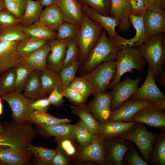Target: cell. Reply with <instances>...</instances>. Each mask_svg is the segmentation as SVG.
<instances>
[{"label":"cell","mask_w":165,"mask_h":165,"mask_svg":"<svg viewBox=\"0 0 165 165\" xmlns=\"http://www.w3.org/2000/svg\"><path fill=\"white\" fill-rule=\"evenodd\" d=\"M163 33H158L137 47L146 59L156 80L165 74L163 68L165 58Z\"/></svg>","instance_id":"obj_1"},{"label":"cell","mask_w":165,"mask_h":165,"mask_svg":"<svg viewBox=\"0 0 165 165\" xmlns=\"http://www.w3.org/2000/svg\"><path fill=\"white\" fill-rule=\"evenodd\" d=\"M120 50L111 42L106 31H102L86 60L80 67L81 75L89 72L104 62L115 60Z\"/></svg>","instance_id":"obj_2"},{"label":"cell","mask_w":165,"mask_h":165,"mask_svg":"<svg viewBox=\"0 0 165 165\" xmlns=\"http://www.w3.org/2000/svg\"><path fill=\"white\" fill-rule=\"evenodd\" d=\"M115 60L114 63L116 68V74L108 88L111 90L120 82L122 76L125 73H133V69H135L139 74H142L147 62L138 49L133 47L121 49Z\"/></svg>","instance_id":"obj_3"},{"label":"cell","mask_w":165,"mask_h":165,"mask_svg":"<svg viewBox=\"0 0 165 165\" xmlns=\"http://www.w3.org/2000/svg\"><path fill=\"white\" fill-rule=\"evenodd\" d=\"M4 127V131L0 135V145L29 151L27 145L31 143L36 134L31 124L27 121L21 123L14 122Z\"/></svg>","instance_id":"obj_4"},{"label":"cell","mask_w":165,"mask_h":165,"mask_svg":"<svg viewBox=\"0 0 165 165\" xmlns=\"http://www.w3.org/2000/svg\"><path fill=\"white\" fill-rule=\"evenodd\" d=\"M102 29L100 25L91 20L84 13L83 18L75 39L79 48L78 60L82 64L87 58L98 40Z\"/></svg>","instance_id":"obj_5"},{"label":"cell","mask_w":165,"mask_h":165,"mask_svg":"<svg viewBox=\"0 0 165 165\" xmlns=\"http://www.w3.org/2000/svg\"><path fill=\"white\" fill-rule=\"evenodd\" d=\"M114 61L104 62L89 72L81 75L90 84L94 96L99 93L107 92L116 74V68Z\"/></svg>","instance_id":"obj_6"},{"label":"cell","mask_w":165,"mask_h":165,"mask_svg":"<svg viewBox=\"0 0 165 165\" xmlns=\"http://www.w3.org/2000/svg\"><path fill=\"white\" fill-rule=\"evenodd\" d=\"M158 135L148 131L144 124L137 123L130 130L118 137L134 143L139 150L143 159L147 162L149 161L153 142Z\"/></svg>","instance_id":"obj_7"},{"label":"cell","mask_w":165,"mask_h":165,"mask_svg":"<svg viewBox=\"0 0 165 165\" xmlns=\"http://www.w3.org/2000/svg\"><path fill=\"white\" fill-rule=\"evenodd\" d=\"M151 106L163 108L165 107V102L163 100L155 102L130 98L119 108L112 111L108 120L131 122L132 117L139 111Z\"/></svg>","instance_id":"obj_8"},{"label":"cell","mask_w":165,"mask_h":165,"mask_svg":"<svg viewBox=\"0 0 165 165\" xmlns=\"http://www.w3.org/2000/svg\"><path fill=\"white\" fill-rule=\"evenodd\" d=\"M0 96L9 105L14 122L21 123L27 121L29 114L34 110L32 107L33 99L28 98L21 93L14 92Z\"/></svg>","instance_id":"obj_9"},{"label":"cell","mask_w":165,"mask_h":165,"mask_svg":"<svg viewBox=\"0 0 165 165\" xmlns=\"http://www.w3.org/2000/svg\"><path fill=\"white\" fill-rule=\"evenodd\" d=\"M81 6L83 13L89 18L100 25L107 33L111 42L120 48V45L123 38L116 31V27L118 25L117 21L110 16L99 13L85 3L82 2Z\"/></svg>","instance_id":"obj_10"},{"label":"cell","mask_w":165,"mask_h":165,"mask_svg":"<svg viewBox=\"0 0 165 165\" xmlns=\"http://www.w3.org/2000/svg\"><path fill=\"white\" fill-rule=\"evenodd\" d=\"M141 77L134 79L128 76L117 84L112 90L111 108L112 111L119 107L130 99L138 88Z\"/></svg>","instance_id":"obj_11"},{"label":"cell","mask_w":165,"mask_h":165,"mask_svg":"<svg viewBox=\"0 0 165 165\" xmlns=\"http://www.w3.org/2000/svg\"><path fill=\"white\" fill-rule=\"evenodd\" d=\"M105 150L103 140L97 134L89 144L79 146L74 158L78 161H91L100 165H106L105 160Z\"/></svg>","instance_id":"obj_12"},{"label":"cell","mask_w":165,"mask_h":165,"mask_svg":"<svg viewBox=\"0 0 165 165\" xmlns=\"http://www.w3.org/2000/svg\"><path fill=\"white\" fill-rule=\"evenodd\" d=\"M106 165H122L124 156L131 146L118 137L103 140Z\"/></svg>","instance_id":"obj_13"},{"label":"cell","mask_w":165,"mask_h":165,"mask_svg":"<svg viewBox=\"0 0 165 165\" xmlns=\"http://www.w3.org/2000/svg\"><path fill=\"white\" fill-rule=\"evenodd\" d=\"M132 121L142 123L164 130L165 127V109L155 106L145 107L132 117Z\"/></svg>","instance_id":"obj_14"},{"label":"cell","mask_w":165,"mask_h":165,"mask_svg":"<svg viewBox=\"0 0 165 165\" xmlns=\"http://www.w3.org/2000/svg\"><path fill=\"white\" fill-rule=\"evenodd\" d=\"M112 91L99 93L87 105L99 123L108 121L112 111L111 108Z\"/></svg>","instance_id":"obj_15"},{"label":"cell","mask_w":165,"mask_h":165,"mask_svg":"<svg viewBox=\"0 0 165 165\" xmlns=\"http://www.w3.org/2000/svg\"><path fill=\"white\" fill-rule=\"evenodd\" d=\"M131 98L155 102L165 100V96L156 85L154 78L149 68L145 82L139 88H138Z\"/></svg>","instance_id":"obj_16"},{"label":"cell","mask_w":165,"mask_h":165,"mask_svg":"<svg viewBox=\"0 0 165 165\" xmlns=\"http://www.w3.org/2000/svg\"><path fill=\"white\" fill-rule=\"evenodd\" d=\"M137 123L108 120L99 123L97 134L103 140L118 137L130 130Z\"/></svg>","instance_id":"obj_17"},{"label":"cell","mask_w":165,"mask_h":165,"mask_svg":"<svg viewBox=\"0 0 165 165\" xmlns=\"http://www.w3.org/2000/svg\"><path fill=\"white\" fill-rule=\"evenodd\" d=\"M143 20L147 40L157 34L165 33L164 10L154 11L147 9Z\"/></svg>","instance_id":"obj_18"},{"label":"cell","mask_w":165,"mask_h":165,"mask_svg":"<svg viewBox=\"0 0 165 165\" xmlns=\"http://www.w3.org/2000/svg\"><path fill=\"white\" fill-rule=\"evenodd\" d=\"M70 40H50V52L47 61V68L59 73L62 68L67 47Z\"/></svg>","instance_id":"obj_19"},{"label":"cell","mask_w":165,"mask_h":165,"mask_svg":"<svg viewBox=\"0 0 165 165\" xmlns=\"http://www.w3.org/2000/svg\"><path fill=\"white\" fill-rule=\"evenodd\" d=\"M110 16L118 23V27L122 31L128 30L130 22L129 18L131 9L129 0H110Z\"/></svg>","instance_id":"obj_20"},{"label":"cell","mask_w":165,"mask_h":165,"mask_svg":"<svg viewBox=\"0 0 165 165\" xmlns=\"http://www.w3.org/2000/svg\"><path fill=\"white\" fill-rule=\"evenodd\" d=\"M62 13L64 21L79 26L84 13L81 4L77 0H54Z\"/></svg>","instance_id":"obj_21"},{"label":"cell","mask_w":165,"mask_h":165,"mask_svg":"<svg viewBox=\"0 0 165 165\" xmlns=\"http://www.w3.org/2000/svg\"><path fill=\"white\" fill-rule=\"evenodd\" d=\"M32 155L29 151L18 149L7 145H0V163L11 165L28 163Z\"/></svg>","instance_id":"obj_22"},{"label":"cell","mask_w":165,"mask_h":165,"mask_svg":"<svg viewBox=\"0 0 165 165\" xmlns=\"http://www.w3.org/2000/svg\"><path fill=\"white\" fill-rule=\"evenodd\" d=\"M38 21L42 24L54 31L64 22V18L60 8L53 3L42 11Z\"/></svg>","instance_id":"obj_23"},{"label":"cell","mask_w":165,"mask_h":165,"mask_svg":"<svg viewBox=\"0 0 165 165\" xmlns=\"http://www.w3.org/2000/svg\"><path fill=\"white\" fill-rule=\"evenodd\" d=\"M129 20L136 30V34L132 38H124L121 44V49L125 47H137L147 40L143 22V16H137L131 14Z\"/></svg>","instance_id":"obj_24"},{"label":"cell","mask_w":165,"mask_h":165,"mask_svg":"<svg viewBox=\"0 0 165 165\" xmlns=\"http://www.w3.org/2000/svg\"><path fill=\"white\" fill-rule=\"evenodd\" d=\"M49 42L22 58V61L33 70L42 72L47 68V61L50 52Z\"/></svg>","instance_id":"obj_25"},{"label":"cell","mask_w":165,"mask_h":165,"mask_svg":"<svg viewBox=\"0 0 165 165\" xmlns=\"http://www.w3.org/2000/svg\"><path fill=\"white\" fill-rule=\"evenodd\" d=\"M37 125L42 132L47 136L54 137L56 140L68 138L75 141L73 125L68 123L52 125L43 124Z\"/></svg>","instance_id":"obj_26"},{"label":"cell","mask_w":165,"mask_h":165,"mask_svg":"<svg viewBox=\"0 0 165 165\" xmlns=\"http://www.w3.org/2000/svg\"><path fill=\"white\" fill-rule=\"evenodd\" d=\"M40 80L42 96L50 94L55 88L61 93L63 90L59 74L49 68L41 72Z\"/></svg>","instance_id":"obj_27"},{"label":"cell","mask_w":165,"mask_h":165,"mask_svg":"<svg viewBox=\"0 0 165 165\" xmlns=\"http://www.w3.org/2000/svg\"><path fill=\"white\" fill-rule=\"evenodd\" d=\"M73 114L77 116L94 134H97L99 123L93 115L87 105H71Z\"/></svg>","instance_id":"obj_28"},{"label":"cell","mask_w":165,"mask_h":165,"mask_svg":"<svg viewBox=\"0 0 165 165\" xmlns=\"http://www.w3.org/2000/svg\"><path fill=\"white\" fill-rule=\"evenodd\" d=\"M42 6L37 0H26L24 13L20 19L22 25L29 26L38 21L42 11Z\"/></svg>","instance_id":"obj_29"},{"label":"cell","mask_w":165,"mask_h":165,"mask_svg":"<svg viewBox=\"0 0 165 165\" xmlns=\"http://www.w3.org/2000/svg\"><path fill=\"white\" fill-rule=\"evenodd\" d=\"M25 34L28 37L48 41L55 39L57 33L44 26L38 21L32 25L23 27Z\"/></svg>","instance_id":"obj_30"},{"label":"cell","mask_w":165,"mask_h":165,"mask_svg":"<svg viewBox=\"0 0 165 165\" xmlns=\"http://www.w3.org/2000/svg\"><path fill=\"white\" fill-rule=\"evenodd\" d=\"M71 121L69 119H59L46 112L34 110L29 114L27 121L30 124L52 125L69 123Z\"/></svg>","instance_id":"obj_31"},{"label":"cell","mask_w":165,"mask_h":165,"mask_svg":"<svg viewBox=\"0 0 165 165\" xmlns=\"http://www.w3.org/2000/svg\"><path fill=\"white\" fill-rule=\"evenodd\" d=\"M41 72L37 70H33L25 84L23 94L32 99L42 96L40 80Z\"/></svg>","instance_id":"obj_32"},{"label":"cell","mask_w":165,"mask_h":165,"mask_svg":"<svg viewBox=\"0 0 165 165\" xmlns=\"http://www.w3.org/2000/svg\"><path fill=\"white\" fill-rule=\"evenodd\" d=\"M156 165H165V132L164 129L155 140L149 156V160Z\"/></svg>","instance_id":"obj_33"},{"label":"cell","mask_w":165,"mask_h":165,"mask_svg":"<svg viewBox=\"0 0 165 165\" xmlns=\"http://www.w3.org/2000/svg\"><path fill=\"white\" fill-rule=\"evenodd\" d=\"M47 40L28 37L19 41L16 46L17 53L22 58L49 42Z\"/></svg>","instance_id":"obj_34"},{"label":"cell","mask_w":165,"mask_h":165,"mask_svg":"<svg viewBox=\"0 0 165 165\" xmlns=\"http://www.w3.org/2000/svg\"><path fill=\"white\" fill-rule=\"evenodd\" d=\"M27 147L36 162L39 164L49 165L56 152V149H50L29 144Z\"/></svg>","instance_id":"obj_35"},{"label":"cell","mask_w":165,"mask_h":165,"mask_svg":"<svg viewBox=\"0 0 165 165\" xmlns=\"http://www.w3.org/2000/svg\"><path fill=\"white\" fill-rule=\"evenodd\" d=\"M73 131L75 141L81 147L89 144L96 135L93 134L80 119L77 123L73 125Z\"/></svg>","instance_id":"obj_36"},{"label":"cell","mask_w":165,"mask_h":165,"mask_svg":"<svg viewBox=\"0 0 165 165\" xmlns=\"http://www.w3.org/2000/svg\"><path fill=\"white\" fill-rule=\"evenodd\" d=\"M16 72V83L13 92L21 93L30 74L33 70L29 65L22 61L15 67Z\"/></svg>","instance_id":"obj_37"},{"label":"cell","mask_w":165,"mask_h":165,"mask_svg":"<svg viewBox=\"0 0 165 165\" xmlns=\"http://www.w3.org/2000/svg\"><path fill=\"white\" fill-rule=\"evenodd\" d=\"M16 72L14 67L0 74V95L13 92L16 83Z\"/></svg>","instance_id":"obj_38"},{"label":"cell","mask_w":165,"mask_h":165,"mask_svg":"<svg viewBox=\"0 0 165 165\" xmlns=\"http://www.w3.org/2000/svg\"><path fill=\"white\" fill-rule=\"evenodd\" d=\"M28 37L24 32L23 26L20 24L0 30V41L19 42Z\"/></svg>","instance_id":"obj_39"},{"label":"cell","mask_w":165,"mask_h":165,"mask_svg":"<svg viewBox=\"0 0 165 165\" xmlns=\"http://www.w3.org/2000/svg\"><path fill=\"white\" fill-rule=\"evenodd\" d=\"M81 64L80 61L78 60L74 64L61 69L59 73L63 90L69 86L75 78L77 71Z\"/></svg>","instance_id":"obj_40"},{"label":"cell","mask_w":165,"mask_h":165,"mask_svg":"<svg viewBox=\"0 0 165 165\" xmlns=\"http://www.w3.org/2000/svg\"><path fill=\"white\" fill-rule=\"evenodd\" d=\"M22 58L17 53L16 47L0 59V74L15 67L22 61Z\"/></svg>","instance_id":"obj_41"},{"label":"cell","mask_w":165,"mask_h":165,"mask_svg":"<svg viewBox=\"0 0 165 165\" xmlns=\"http://www.w3.org/2000/svg\"><path fill=\"white\" fill-rule=\"evenodd\" d=\"M79 26L64 22L57 28L55 39L62 40L75 39Z\"/></svg>","instance_id":"obj_42"},{"label":"cell","mask_w":165,"mask_h":165,"mask_svg":"<svg viewBox=\"0 0 165 165\" xmlns=\"http://www.w3.org/2000/svg\"><path fill=\"white\" fill-rule=\"evenodd\" d=\"M79 55V48L76 40L75 39L70 40L67 47L62 68L75 63L78 60Z\"/></svg>","instance_id":"obj_43"},{"label":"cell","mask_w":165,"mask_h":165,"mask_svg":"<svg viewBox=\"0 0 165 165\" xmlns=\"http://www.w3.org/2000/svg\"><path fill=\"white\" fill-rule=\"evenodd\" d=\"M69 86L76 90L86 99L92 94L90 84L82 75L75 78Z\"/></svg>","instance_id":"obj_44"},{"label":"cell","mask_w":165,"mask_h":165,"mask_svg":"<svg viewBox=\"0 0 165 165\" xmlns=\"http://www.w3.org/2000/svg\"><path fill=\"white\" fill-rule=\"evenodd\" d=\"M5 8L19 19L22 17L25 9L26 0H3Z\"/></svg>","instance_id":"obj_45"},{"label":"cell","mask_w":165,"mask_h":165,"mask_svg":"<svg viewBox=\"0 0 165 165\" xmlns=\"http://www.w3.org/2000/svg\"><path fill=\"white\" fill-rule=\"evenodd\" d=\"M127 165H148V163L139 155L137 150L130 146L126 153L123 160V164Z\"/></svg>","instance_id":"obj_46"},{"label":"cell","mask_w":165,"mask_h":165,"mask_svg":"<svg viewBox=\"0 0 165 165\" xmlns=\"http://www.w3.org/2000/svg\"><path fill=\"white\" fill-rule=\"evenodd\" d=\"M99 13L105 15L110 14V0H81Z\"/></svg>","instance_id":"obj_47"},{"label":"cell","mask_w":165,"mask_h":165,"mask_svg":"<svg viewBox=\"0 0 165 165\" xmlns=\"http://www.w3.org/2000/svg\"><path fill=\"white\" fill-rule=\"evenodd\" d=\"M19 19L5 8L0 11V29L20 24Z\"/></svg>","instance_id":"obj_48"},{"label":"cell","mask_w":165,"mask_h":165,"mask_svg":"<svg viewBox=\"0 0 165 165\" xmlns=\"http://www.w3.org/2000/svg\"><path fill=\"white\" fill-rule=\"evenodd\" d=\"M61 93L64 97L68 98L74 105L84 104L87 99L76 90L69 86L63 89Z\"/></svg>","instance_id":"obj_49"},{"label":"cell","mask_w":165,"mask_h":165,"mask_svg":"<svg viewBox=\"0 0 165 165\" xmlns=\"http://www.w3.org/2000/svg\"><path fill=\"white\" fill-rule=\"evenodd\" d=\"M57 140L58 142V144L68 157L73 158L75 157L78 149L75 144V141L68 138Z\"/></svg>","instance_id":"obj_50"},{"label":"cell","mask_w":165,"mask_h":165,"mask_svg":"<svg viewBox=\"0 0 165 165\" xmlns=\"http://www.w3.org/2000/svg\"><path fill=\"white\" fill-rule=\"evenodd\" d=\"M56 149V154L52 160L51 164L68 165L72 164L70 157L65 154L58 145Z\"/></svg>","instance_id":"obj_51"},{"label":"cell","mask_w":165,"mask_h":165,"mask_svg":"<svg viewBox=\"0 0 165 165\" xmlns=\"http://www.w3.org/2000/svg\"><path fill=\"white\" fill-rule=\"evenodd\" d=\"M131 14L137 16H143L147 8L143 0H129Z\"/></svg>","instance_id":"obj_52"},{"label":"cell","mask_w":165,"mask_h":165,"mask_svg":"<svg viewBox=\"0 0 165 165\" xmlns=\"http://www.w3.org/2000/svg\"><path fill=\"white\" fill-rule=\"evenodd\" d=\"M148 10L154 11L164 10L165 0H143Z\"/></svg>","instance_id":"obj_53"},{"label":"cell","mask_w":165,"mask_h":165,"mask_svg":"<svg viewBox=\"0 0 165 165\" xmlns=\"http://www.w3.org/2000/svg\"><path fill=\"white\" fill-rule=\"evenodd\" d=\"M63 97L61 93L55 88L50 93L47 98L51 105L58 106L63 103Z\"/></svg>","instance_id":"obj_54"},{"label":"cell","mask_w":165,"mask_h":165,"mask_svg":"<svg viewBox=\"0 0 165 165\" xmlns=\"http://www.w3.org/2000/svg\"><path fill=\"white\" fill-rule=\"evenodd\" d=\"M50 105L47 98H42L34 101L32 107L33 110L46 112Z\"/></svg>","instance_id":"obj_55"},{"label":"cell","mask_w":165,"mask_h":165,"mask_svg":"<svg viewBox=\"0 0 165 165\" xmlns=\"http://www.w3.org/2000/svg\"><path fill=\"white\" fill-rule=\"evenodd\" d=\"M19 42L6 40L0 41V59L15 48Z\"/></svg>","instance_id":"obj_56"},{"label":"cell","mask_w":165,"mask_h":165,"mask_svg":"<svg viewBox=\"0 0 165 165\" xmlns=\"http://www.w3.org/2000/svg\"><path fill=\"white\" fill-rule=\"evenodd\" d=\"M42 6H48L53 3L54 0H37Z\"/></svg>","instance_id":"obj_57"},{"label":"cell","mask_w":165,"mask_h":165,"mask_svg":"<svg viewBox=\"0 0 165 165\" xmlns=\"http://www.w3.org/2000/svg\"><path fill=\"white\" fill-rule=\"evenodd\" d=\"M2 99L0 96V116L2 115L3 113V107L2 101Z\"/></svg>","instance_id":"obj_58"},{"label":"cell","mask_w":165,"mask_h":165,"mask_svg":"<svg viewBox=\"0 0 165 165\" xmlns=\"http://www.w3.org/2000/svg\"><path fill=\"white\" fill-rule=\"evenodd\" d=\"M5 8L3 0H0V11Z\"/></svg>","instance_id":"obj_59"},{"label":"cell","mask_w":165,"mask_h":165,"mask_svg":"<svg viewBox=\"0 0 165 165\" xmlns=\"http://www.w3.org/2000/svg\"><path fill=\"white\" fill-rule=\"evenodd\" d=\"M4 131V127L0 123V135L2 134Z\"/></svg>","instance_id":"obj_60"},{"label":"cell","mask_w":165,"mask_h":165,"mask_svg":"<svg viewBox=\"0 0 165 165\" xmlns=\"http://www.w3.org/2000/svg\"><path fill=\"white\" fill-rule=\"evenodd\" d=\"M15 0V1H18V0Z\"/></svg>","instance_id":"obj_61"}]
</instances>
